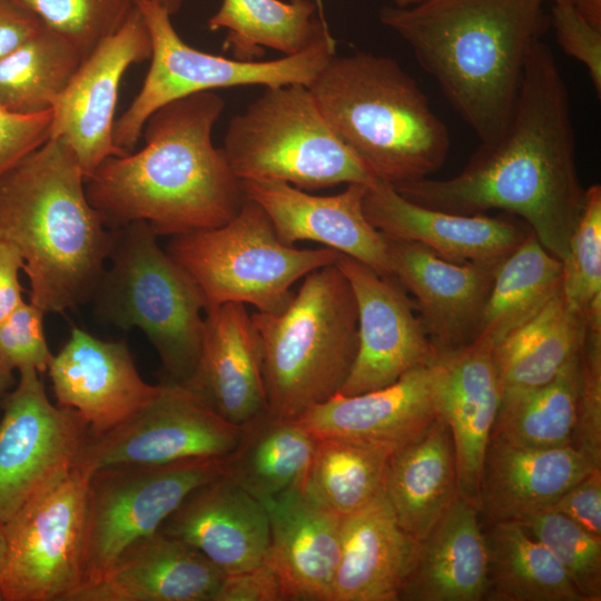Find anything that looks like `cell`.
Returning <instances> with one entry per match:
<instances>
[{
	"label": "cell",
	"mask_w": 601,
	"mask_h": 601,
	"mask_svg": "<svg viewBox=\"0 0 601 601\" xmlns=\"http://www.w3.org/2000/svg\"><path fill=\"white\" fill-rule=\"evenodd\" d=\"M393 187L432 209L462 215L500 209L519 216L562 260L585 189L575 162L569 92L550 47L541 39L531 47L511 117L496 140L481 142L453 177Z\"/></svg>",
	"instance_id": "6da1fadb"
},
{
	"label": "cell",
	"mask_w": 601,
	"mask_h": 601,
	"mask_svg": "<svg viewBox=\"0 0 601 601\" xmlns=\"http://www.w3.org/2000/svg\"><path fill=\"white\" fill-rule=\"evenodd\" d=\"M224 107L214 91L162 106L147 119L138 151L108 157L86 178L87 197L110 229L141 220L158 236H177L237 215L243 183L211 138Z\"/></svg>",
	"instance_id": "7a4b0ae2"
},
{
	"label": "cell",
	"mask_w": 601,
	"mask_h": 601,
	"mask_svg": "<svg viewBox=\"0 0 601 601\" xmlns=\"http://www.w3.org/2000/svg\"><path fill=\"white\" fill-rule=\"evenodd\" d=\"M544 1L423 0L385 6L378 18L481 142H492L509 122L528 55L545 30Z\"/></svg>",
	"instance_id": "3957f363"
},
{
	"label": "cell",
	"mask_w": 601,
	"mask_h": 601,
	"mask_svg": "<svg viewBox=\"0 0 601 601\" xmlns=\"http://www.w3.org/2000/svg\"><path fill=\"white\" fill-rule=\"evenodd\" d=\"M71 148L48 139L0 179V239L14 245L45 314L90 300L114 245Z\"/></svg>",
	"instance_id": "277c9868"
},
{
	"label": "cell",
	"mask_w": 601,
	"mask_h": 601,
	"mask_svg": "<svg viewBox=\"0 0 601 601\" xmlns=\"http://www.w3.org/2000/svg\"><path fill=\"white\" fill-rule=\"evenodd\" d=\"M308 88L337 137L378 180L397 186L445 162L447 127L393 58L334 55Z\"/></svg>",
	"instance_id": "5b68a950"
},
{
	"label": "cell",
	"mask_w": 601,
	"mask_h": 601,
	"mask_svg": "<svg viewBox=\"0 0 601 601\" xmlns=\"http://www.w3.org/2000/svg\"><path fill=\"white\" fill-rule=\"evenodd\" d=\"M250 316L269 412L297 418L339 393L356 357L358 318L351 284L335 263L307 274L282 312Z\"/></svg>",
	"instance_id": "8992f818"
},
{
	"label": "cell",
	"mask_w": 601,
	"mask_h": 601,
	"mask_svg": "<svg viewBox=\"0 0 601 601\" xmlns=\"http://www.w3.org/2000/svg\"><path fill=\"white\" fill-rule=\"evenodd\" d=\"M146 221L116 229L105 272L90 298L96 316L144 332L162 365V382L186 385L200 352L206 300L193 278L160 248Z\"/></svg>",
	"instance_id": "52a82bcc"
},
{
	"label": "cell",
	"mask_w": 601,
	"mask_h": 601,
	"mask_svg": "<svg viewBox=\"0 0 601 601\" xmlns=\"http://www.w3.org/2000/svg\"><path fill=\"white\" fill-rule=\"evenodd\" d=\"M223 150L240 180L273 179L303 190L378 179L337 137L309 88L265 87L227 127Z\"/></svg>",
	"instance_id": "ba28073f"
},
{
	"label": "cell",
	"mask_w": 601,
	"mask_h": 601,
	"mask_svg": "<svg viewBox=\"0 0 601 601\" xmlns=\"http://www.w3.org/2000/svg\"><path fill=\"white\" fill-rule=\"evenodd\" d=\"M166 252L199 287L206 308L233 302L269 314L288 305L298 279L334 264L341 254L285 244L264 209L247 197L228 223L171 236Z\"/></svg>",
	"instance_id": "9c48e42d"
},
{
	"label": "cell",
	"mask_w": 601,
	"mask_h": 601,
	"mask_svg": "<svg viewBox=\"0 0 601 601\" xmlns=\"http://www.w3.org/2000/svg\"><path fill=\"white\" fill-rule=\"evenodd\" d=\"M134 3L148 29L151 56L140 90L114 124V142L125 152L134 151L147 119L171 101L240 86L308 87L336 55L334 38L274 60L245 61L207 53L179 37L171 16L156 0H134Z\"/></svg>",
	"instance_id": "30bf717a"
},
{
	"label": "cell",
	"mask_w": 601,
	"mask_h": 601,
	"mask_svg": "<svg viewBox=\"0 0 601 601\" xmlns=\"http://www.w3.org/2000/svg\"><path fill=\"white\" fill-rule=\"evenodd\" d=\"M220 474L221 457L116 464L90 473L77 591L98 581L130 545L156 533L194 489Z\"/></svg>",
	"instance_id": "8fae6325"
},
{
	"label": "cell",
	"mask_w": 601,
	"mask_h": 601,
	"mask_svg": "<svg viewBox=\"0 0 601 601\" xmlns=\"http://www.w3.org/2000/svg\"><path fill=\"white\" fill-rule=\"evenodd\" d=\"M89 475L75 465L4 524L3 601H70L79 589Z\"/></svg>",
	"instance_id": "7c38bea8"
},
{
	"label": "cell",
	"mask_w": 601,
	"mask_h": 601,
	"mask_svg": "<svg viewBox=\"0 0 601 601\" xmlns=\"http://www.w3.org/2000/svg\"><path fill=\"white\" fill-rule=\"evenodd\" d=\"M0 417V522L60 481L75 466L89 426L75 410L52 404L39 372L18 371Z\"/></svg>",
	"instance_id": "4fadbf2b"
},
{
	"label": "cell",
	"mask_w": 601,
	"mask_h": 601,
	"mask_svg": "<svg viewBox=\"0 0 601 601\" xmlns=\"http://www.w3.org/2000/svg\"><path fill=\"white\" fill-rule=\"evenodd\" d=\"M155 397L135 414L89 434L76 466L89 473L116 464H164L224 457L236 446L235 425L186 386L161 382Z\"/></svg>",
	"instance_id": "5bb4252c"
},
{
	"label": "cell",
	"mask_w": 601,
	"mask_h": 601,
	"mask_svg": "<svg viewBox=\"0 0 601 601\" xmlns=\"http://www.w3.org/2000/svg\"><path fill=\"white\" fill-rule=\"evenodd\" d=\"M151 41L139 10L87 57L53 100L49 139H61L76 155L85 178L110 156L127 152L112 138L115 110L126 70L150 59Z\"/></svg>",
	"instance_id": "9a60e30c"
},
{
	"label": "cell",
	"mask_w": 601,
	"mask_h": 601,
	"mask_svg": "<svg viewBox=\"0 0 601 601\" xmlns=\"http://www.w3.org/2000/svg\"><path fill=\"white\" fill-rule=\"evenodd\" d=\"M335 264L351 284L358 318L356 357L338 394L382 388L435 361L436 351L415 314L414 303L394 276H382L343 254Z\"/></svg>",
	"instance_id": "2e32d148"
},
{
	"label": "cell",
	"mask_w": 601,
	"mask_h": 601,
	"mask_svg": "<svg viewBox=\"0 0 601 601\" xmlns=\"http://www.w3.org/2000/svg\"><path fill=\"white\" fill-rule=\"evenodd\" d=\"M242 183L246 197L264 209L285 244L316 242L366 264L382 276H393L387 238L364 214L368 186L353 183L336 195L317 196L280 180Z\"/></svg>",
	"instance_id": "e0dca14e"
},
{
	"label": "cell",
	"mask_w": 601,
	"mask_h": 601,
	"mask_svg": "<svg viewBox=\"0 0 601 601\" xmlns=\"http://www.w3.org/2000/svg\"><path fill=\"white\" fill-rule=\"evenodd\" d=\"M386 238L392 275L413 295L436 354L471 344L497 266L454 263L418 243Z\"/></svg>",
	"instance_id": "ac0fdd59"
},
{
	"label": "cell",
	"mask_w": 601,
	"mask_h": 601,
	"mask_svg": "<svg viewBox=\"0 0 601 601\" xmlns=\"http://www.w3.org/2000/svg\"><path fill=\"white\" fill-rule=\"evenodd\" d=\"M47 371L57 404L77 411L92 435L135 414L160 387L142 380L125 341H102L79 327Z\"/></svg>",
	"instance_id": "d6986e66"
},
{
	"label": "cell",
	"mask_w": 601,
	"mask_h": 601,
	"mask_svg": "<svg viewBox=\"0 0 601 601\" xmlns=\"http://www.w3.org/2000/svg\"><path fill=\"white\" fill-rule=\"evenodd\" d=\"M363 209L386 237L418 243L454 263L499 266L532 233L523 220L424 207L381 180L366 188Z\"/></svg>",
	"instance_id": "ffe728a7"
},
{
	"label": "cell",
	"mask_w": 601,
	"mask_h": 601,
	"mask_svg": "<svg viewBox=\"0 0 601 601\" xmlns=\"http://www.w3.org/2000/svg\"><path fill=\"white\" fill-rule=\"evenodd\" d=\"M439 417L434 362L382 388L336 394L297 420L316 437H335L391 454L421 436Z\"/></svg>",
	"instance_id": "44dd1931"
},
{
	"label": "cell",
	"mask_w": 601,
	"mask_h": 601,
	"mask_svg": "<svg viewBox=\"0 0 601 601\" xmlns=\"http://www.w3.org/2000/svg\"><path fill=\"white\" fill-rule=\"evenodd\" d=\"M434 365L437 411L452 433L460 495L479 509L483 462L502 397L493 342L480 334L466 346L437 353Z\"/></svg>",
	"instance_id": "7402d4cb"
},
{
	"label": "cell",
	"mask_w": 601,
	"mask_h": 601,
	"mask_svg": "<svg viewBox=\"0 0 601 601\" xmlns=\"http://www.w3.org/2000/svg\"><path fill=\"white\" fill-rule=\"evenodd\" d=\"M158 532L196 549L226 574L260 564L269 544L265 505L223 474L194 489Z\"/></svg>",
	"instance_id": "603a6c76"
},
{
	"label": "cell",
	"mask_w": 601,
	"mask_h": 601,
	"mask_svg": "<svg viewBox=\"0 0 601 601\" xmlns=\"http://www.w3.org/2000/svg\"><path fill=\"white\" fill-rule=\"evenodd\" d=\"M205 313L197 366L185 386L226 421L243 425L268 410L259 334L245 304L223 303Z\"/></svg>",
	"instance_id": "cb8c5ba5"
},
{
	"label": "cell",
	"mask_w": 601,
	"mask_h": 601,
	"mask_svg": "<svg viewBox=\"0 0 601 601\" xmlns=\"http://www.w3.org/2000/svg\"><path fill=\"white\" fill-rule=\"evenodd\" d=\"M264 505L269 520L264 561L277 573L286 601H332L343 518L316 503L303 486Z\"/></svg>",
	"instance_id": "d4e9b609"
},
{
	"label": "cell",
	"mask_w": 601,
	"mask_h": 601,
	"mask_svg": "<svg viewBox=\"0 0 601 601\" xmlns=\"http://www.w3.org/2000/svg\"><path fill=\"white\" fill-rule=\"evenodd\" d=\"M597 467L575 445L529 447L490 439L479 489V510L489 523L519 521L549 508Z\"/></svg>",
	"instance_id": "484cf974"
},
{
	"label": "cell",
	"mask_w": 601,
	"mask_h": 601,
	"mask_svg": "<svg viewBox=\"0 0 601 601\" xmlns=\"http://www.w3.org/2000/svg\"><path fill=\"white\" fill-rule=\"evenodd\" d=\"M225 577L199 551L157 531L130 545L70 601H215Z\"/></svg>",
	"instance_id": "4316f807"
},
{
	"label": "cell",
	"mask_w": 601,
	"mask_h": 601,
	"mask_svg": "<svg viewBox=\"0 0 601 601\" xmlns=\"http://www.w3.org/2000/svg\"><path fill=\"white\" fill-rule=\"evenodd\" d=\"M480 510L461 495L417 542L398 601H482L487 548Z\"/></svg>",
	"instance_id": "83f0119b"
},
{
	"label": "cell",
	"mask_w": 601,
	"mask_h": 601,
	"mask_svg": "<svg viewBox=\"0 0 601 601\" xmlns=\"http://www.w3.org/2000/svg\"><path fill=\"white\" fill-rule=\"evenodd\" d=\"M417 542L400 525L384 491L343 518L332 601H398Z\"/></svg>",
	"instance_id": "f1b7e54d"
},
{
	"label": "cell",
	"mask_w": 601,
	"mask_h": 601,
	"mask_svg": "<svg viewBox=\"0 0 601 601\" xmlns=\"http://www.w3.org/2000/svg\"><path fill=\"white\" fill-rule=\"evenodd\" d=\"M383 491L400 525L416 540L460 496L453 437L440 416L421 436L390 455Z\"/></svg>",
	"instance_id": "f546056e"
},
{
	"label": "cell",
	"mask_w": 601,
	"mask_h": 601,
	"mask_svg": "<svg viewBox=\"0 0 601 601\" xmlns=\"http://www.w3.org/2000/svg\"><path fill=\"white\" fill-rule=\"evenodd\" d=\"M316 443L297 418L267 410L240 425L235 449L221 457V474L264 504L303 486Z\"/></svg>",
	"instance_id": "4dcf8cb0"
},
{
	"label": "cell",
	"mask_w": 601,
	"mask_h": 601,
	"mask_svg": "<svg viewBox=\"0 0 601 601\" xmlns=\"http://www.w3.org/2000/svg\"><path fill=\"white\" fill-rule=\"evenodd\" d=\"M587 322L562 287L530 318L493 345L502 391L551 382L580 352Z\"/></svg>",
	"instance_id": "1f68e13d"
},
{
	"label": "cell",
	"mask_w": 601,
	"mask_h": 601,
	"mask_svg": "<svg viewBox=\"0 0 601 601\" xmlns=\"http://www.w3.org/2000/svg\"><path fill=\"white\" fill-rule=\"evenodd\" d=\"M207 24L225 29L224 49L245 61L262 58L264 48L290 56L333 38L314 0H223Z\"/></svg>",
	"instance_id": "d6a6232c"
},
{
	"label": "cell",
	"mask_w": 601,
	"mask_h": 601,
	"mask_svg": "<svg viewBox=\"0 0 601 601\" xmlns=\"http://www.w3.org/2000/svg\"><path fill=\"white\" fill-rule=\"evenodd\" d=\"M489 525L485 600L585 601L554 555L518 522Z\"/></svg>",
	"instance_id": "836d02e7"
},
{
	"label": "cell",
	"mask_w": 601,
	"mask_h": 601,
	"mask_svg": "<svg viewBox=\"0 0 601 601\" xmlns=\"http://www.w3.org/2000/svg\"><path fill=\"white\" fill-rule=\"evenodd\" d=\"M580 393L578 355L544 385L502 391L490 439L529 447L574 445Z\"/></svg>",
	"instance_id": "e575fe53"
},
{
	"label": "cell",
	"mask_w": 601,
	"mask_h": 601,
	"mask_svg": "<svg viewBox=\"0 0 601 601\" xmlns=\"http://www.w3.org/2000/svg\"><path fill=\"white\" fill-rule=\"evenodd\" d=\"M561 284V260L532 231L496 267L479 335L489 337L494 345L534 315Z\"/></svg>",
	"instance_id": "d590c367"
},
{
	"label": "cell",
	"mask_w": 601,
	"mask_h": 601,
	"mask_svg": "<svg viewBox=\"0 0 601 601\" xmlns=\"http://www.w3.org/2000/svg\"><path fill=\"white\" fill-rule=\"evenodd\" d=\"M82 58L62 36L46 24L0 58V106L18 115L51 109Z\"/></svg>",
	"instance_id": "8d00e7d4"
},
{
	"label": "cell",
	"mask_w": 601,
	"mask_h": 601,
	"mask_svg": "<svg viewBox=\"0 0 601 601\" xmlns=\"http://www.w3.org/2000/svg\"><path fill=\"white\" fill-rule=\"evenodd\" d=\"M390 455L357 442L317 437L303 490L326 510L345 518L383 492Z\"/></svg>",
	"instance_id": "74e56055"
},
{
	"label": "cell",
	"mask_w": 601,
	"mask_h": 601,
	"mask_svg": "<svg viewBox=\"0 0 601 601\" xmlns=\"http://www.w3.org/2000/svg\"><path fill=\"white\" fill-rule=\"evenodd\" d=\"M562 263V292L584 319L601 317V186L585 189L584 206Z\"/></svg>",
	"instance_id": "f35d334b"
},
{
	"label": "cell",
	"mask_w": 601,
	"mask_h": 601,
	"mask_svg": "<svg viewBox=\"0 0 601 601\" xmlns=\"http://www.w3.org/2000/svg\"><path fill=\"white\" fill-rule=\"evenodd\" d=\"M514 522L554 555L585 601L601 600V538L551 509Z\"/></svg>",
	"instance_id": "ab89813d"
},
{
	"label": "cell",
	"mask_w": 601,
	"mask_h": 601,
	"mask_svg": "<svg viewBox=\"0 0 601 601\" xmlns=\"http://www.w3.org/2000/svg\"><path fill=\"white\" fill-rule=\"evenodd\" d=\"M62 36L82 61L127 20L134 0H16Z\"/></svg>",
	"instance_id": "60d3db41"
},
{
	"label": "cell",
	"mask_w": 601,
	"mask_h": 601,
	"mask_svg": "<svg viewBox=\"0 0 601 601\" xmlns=\"http://www.w3.org/2000/svg\"><path fill=\"white\" fill-rule=\"evenodd\" d=\"M579 361L581 393L574 445L601 462V319L587 322Z\"/></svg>",
	"instance_id": "b9f144b4"
},
{
	"label": "cell",
	"mask_w": 601,
	"mask_h": 601,
	"mask_svg": "<svg viewBox=\"0 0 601 601\" xmlns=\"http://www.w3.org/2000/svg\"><path fill=\"white\" fill-rule=\"evenodd\" d=\"M43 316L40 308L22 300L0 322V361L11 371L48 370L53 354L45 337Z\"/></svg>",
	"instance_id": "7bdbcfd3"
},
{
	"label": "cell",
	"mask_w": 601,
	"mask_h": 601,
	"mask_svg": "<svg viewBox=\"0 0 601 601\" xmlns=\"http://www.w3.org/2000/svg\"><path fill=\"white\" fill-rule=\"evenodd\" d=\"M551 23L562 50L589 71L601 95V26L592 22L572 0H553Z\"/></svg>",
	"instance_id": "ee69618b"
},
{
	"label": "cell",
	"mask_w": 601,
	"mask_h": 601,
	"mask_svg": "<svg viewBox=\"0 0 601 601\" xmlns=\"http://www.w3.org/2000/svg\"><path fill=\"white\" fill-rule=\"evenodd\" d=\"M52 110L18 115L0 106V179L50 137Z\"/></svg>",
	"instance_id": "f6af8a7d"
},
{
	"label": "cell",
	"mask_w": 601,
	"mask_h": 601,
	"mask_svg": "<svg viewBox=\"0 0 601 601\" xmlns=\"http://www.w3.org/2000/svg\"><path fill=\"white\" fill-rule=\"evenodd\" d=\"M601 538V467L561 494L549 508Z\"/></svg>",
	"instance_id": "bcb514c9"
},
{
	"label": "cell",
	"mask_w": 601,
	"mask_h": 601,
	"mask_svg": "<svg viewBox=\"0 0 601 601\" xmlns=\"http://www.w3.org/2000/svg\"><path fill=\"white\" fill-rule=\"evenodd\" d=\"M215 601H286L282 582L265 561L235 573L226 574Z\"/></svg>",
	"instance_id": "7dc6e473"
},
{
	"label": "cell",
	"mask_w": 601,
	"mask_h": 601,
	"mask_svg": "<svg viewBox=\"0 0 601 601\" xmlns=\"http://www.w3.org/2000/svg\"><path fill=\"white\" fill-rule=\"evenodd\" d=\"M42 24L16 0H0V58L12 51Z\"/></svg>",
	"instance_id": "c3c4849f"
},
{
	"label": "cell",
	"mask_w": 601,
	"mask_h": 601,
	"mask_svg": "<svg viewBox=\"0 0 601 601\" xmlns=\"http://www.w3.org/2000/svg\"><path fill=\"white\" fill-rule=\"evenodd\" d=\"M23 259L14 245L0 239V322L23 300L19 272Z\"/></svg>",
	"instance_id": "681fc988"
},
{
	"label": "cell",
	"mask_w": 601,
	"mask_h": 601,
	"mask_svg": "<svg viewBox=\"0 0 601 601\" xmlns=\"http://www.w3.org/2000/svg\"><path fill=\"white\" fill-rule=\"evenodd\" d=\"M594 23L601 26V0H572Z\"/></svg>",
	"instance_id": "f907efd6"
},
{
	"label": "cell",
	"mask_w": 601,
	"mask_h": 601,
	"mask_svg": "<svg viewBox=\"0 0 601 601\" xmlns=\"http://www.w3.org/2000/svg\"><path fill=\"white\" fill-rule=\"evenodd\" d=\"M10 368H8L1 361H0V413L3 400L8 393V390L13 383V376Z\"/></svg>",
	"instance_id": "816d5d0a"
},
{
	"label": "cell",
	"mask_w": 601,
	"mask_h": 601,
	"mask_svg": "<svg viewBox=\"0 0 601 601\" xmlns=\"http://www.w3.org/2000/svg\"><path fill=\"white\" fill-rule=\"evenodd\" d=\"M170 16L178 13L187 0H156Z\"/></svg>",
	"instance_id": "f5cc1de1"
},
{
	"label": "cell",
	"mask_w": 601,
	"mask_h": 601,
	"mask_svg": "<svg viewBox=\"0 0 601 601\" xmlns=\"http://www.w3.org/2000/svg\"><path fill=\"white\" fill-rule=\"evenodd\" d=\"M8 542L4 524L0 522V573L7 555Z\"/></svg>",
	"instance_id": "db71d44e"
},
{
	"label": "cell",
	"mask_w": 601,
	"mask_h": 601,
	"mask_svg": "<svg viewBox=\"0 0 601 601\" xmlns=\"http://www.w3.org/2000/svg\"><path fill=\"white\" fill-rule=\"evenodd\" d=\"M421 1L423 0H393L394 6H397V7H408V6L416 4Z\"/></svg>",
	"instance_id": "11a10c76"
},
{
	"label": "cell",
	"mask_w": 601,
	"mask_h": 601,
	"mask_svg": "<svg viewBox=\"0 0 601 601\" xmlns=\"http://www.w3.org/2000/svg\"><path fill=\"white\" fill-rule=\"evenodd\" d=\"M314 1L317 3L318 8L323 11L322 0H314Z\"/></svg>",
	"instance_id": "9f6ffc18"
},
{
	"label": "cell",
	"mask_w": 601,
	"mask_h": 601,
	"mask_svg": "<svg viewBox=\"0 0 601 601\" xmlns=\"http://www.w3.org/2000/svg\"><path fill=\"white\" fill-rule=\"evenodd\" d=\"M2 600H3V598H2V595L0 594V601H2Z\"/></svg>",
	"instance_id": "6f0895ef"
}]
</instances>
